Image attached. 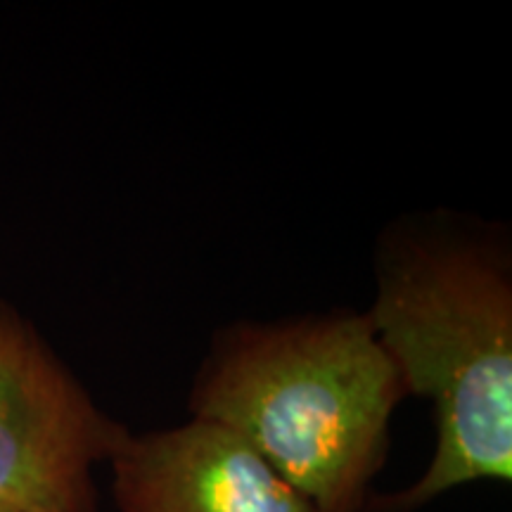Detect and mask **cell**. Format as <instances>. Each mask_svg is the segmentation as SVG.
Returning a JSON list of instances; mask_svg holds the SVG:
<instances>
[{
  "instance_id": "obj_1",
  "label": "cell",
  "mask_w": 512,
  "mask_h": 512,
  "mask_svg": "<svg viewBox=\"0 0 512 512\" xmlns=\"http://www.w3.org/2000/svg\"><path fill=\"white\" fill-rule=\"evenodd\" d=\"M375 337L437 427L425 472L368 512H413L512 479V264L501 235L456 219L394 226L375 259Z\"/></svg>"
},
{
  "instance_id": "obj_2",
  "label": "cell",
  "mask_w": 512,
  "mask_h": 512,
  "mask_svg": "<svg viewBox=\"0 0 512 512\" xmlns=\"http://www.w3.org/2000/svg\"><path fill=\"white\" fill-rule=\"evenodd\" d=\"M406 384L366 311L221 330L190 418L240 434L311 512H368Z\"/></svg>"
},
{
  "instance_id": "obj_3",
  "label": "cell",
  "mask_w": 512,
  "mask_h": 512,
  "mask_svg": "<svg viewBox=\"0 0 512 512\" xmlns=\"http://www.w3.org/2000/svg\"><path fill=\"white\" fill-rule=\"evenodd\" d=\"M126 432L0 299V510L98 512L95 470Z\"/></svg>"
},
{
  "instance_id": "obj_4",
  "label": "cell",
  "mask_w": 512,
  "mask_h": 512,
  "mask_svg": "<svg viewBox=\"0 0 512 512\" xmlns=\"http://www.w3.org/2000/svg\"><path fill=\"white\" fill-rule=\"evenodd\" d=\"M107 465L117 512H311L240 434L204 418L128 430Z\"/></svg>"
},
{
  "instance_id": "obj_5",
  "label": "cell",
  "mask_w": 512,
  "mask_h": 512,
  "mask_svg": "<svg viewBox=\"0 0 512 512\" xmlns=\"http://www.w3.org/2000/svg\"><path fill=\"white\" fill-rule=\"evenodd\" d=\"M0 512H12V510H0Z\"/></svg>"
}]
</instances>
